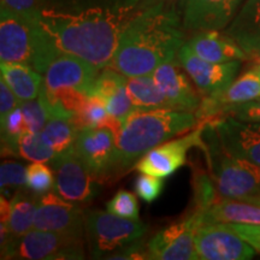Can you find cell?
<instances>
[{"instance_id":"cell-1","label":"cell","mask_w":260,"mask_h":260,"mask_svg":"<svg viewBox=\"0 0 260 260\" xmlns=\"http://www.w3.org/2000/svg\"><path fill=\"white\" fill-rule=\"evenodd\" d=\"M139 2L81 10L41 8L38 22L65 53L87 60L99 70L109 67L122 32L141 9Z\"/></svg>"},{"instance_id":"cell-2","label":"cell","mask_w":260,"mask_h":260,"mask_svg":"<svg viewBox=\"0 0 260 260\" xmlns=\"http://www.w3.org/2000/svg\"><path fill=\"white\" fill-rule=\"evenodd\" d=\"M183 40L176 12L162 4L146 6L123 30L109 68L126 77L149 75L176 58Z\"/></svg>"},{"instance_id":"cell-3","label":"cell","mask_w":260,"mask_h":260,"mask_svg":"<svg viewBox=\"0 0 260 260\" xmlns=\"http://www.w3.org/2000/svg\"><path fill=\"white\" fill-rule=\"evenodd\" d=\"M199 122L195 112L171 107L133 111L122 123L117 138L119 172L136 164L152 148L175 136L186 134Z\"/></svg>"},{"instance_id":"cell-4","label":"cell","mask_w":260,"mask_h":260,"mask_svg":"<svg viewBox=\"0 0 260 260\" xmlns=\"http://www.w3.org/2000/svg\"><path fill=\"white\" fill-rule=\"evenodd\" d=\"M205 151L210 174L220 199L258 203L260 200V167L246 159L234 157L224 149L211 123L203 132Z\"/></svg>"},{"instance_id":"cell-5","label":"cell","mask_w":260,"mask_h":260,"mask_svg":"<svg viewBox=\"0 0 260 260\" xmlns=\"http://www.w3.org/2000/svg\"><path fill=\"white\" fill-rule=\"evenodd\" d=\"M147 226L139 219H128L109 211H84V233L93 258L109 259L121 249L140 241Z\"/></svg>"},{"instance_id":"cell-6","label":"cell","mask_w":260,"mask_h":260,"mask_svg":"<svg viewBox=\"0 0 260 260\" xmlns=\"http://www.w3.org/2000/svg\"><path fill=\"white\" fill-rule=\"evenodd\" d=\"M45 31L38 19H29L2 6L0 9V61L32 67L44 42Z\"/></svg>"},{"instance_id":"cell-7","label":"cell","mask_w":260,"mask_h":260,"mask_svg":"<svg viewBox=\"0 0 260 260\" xmlns=\"http://www.w3.org/2000/svg\"><path fill=\"white\" fill-rule=\"evenodd\" d=\"M3 259H84L83 237L31 229L2 251Z\"/></svg>"},{"instance_id":"cell-8","label":"cell","mask_w":260,"mask_h":260,"mask_svg":"<svg viewBox=\"0 0 260 260\" xmlns=\"http://www.w3.org/2000/svg\"><path fill=\"white\" fill-rule=\"evenodd\" d=\"M118 132L110 125H99L80 130L74 151L93 172L98 180L119 171Z\"/></svg>"},{"instance_id":"cell-9","label":"cell","mask_w":260,"mask_h":260,"mask_svg":"<svg viewBox=\"0 0 260 260\" xmlns=\"http://www.w3.org/2000/svg\"><path fill=\"white\" fill-rule=\"evenodd\" d=\"M195 249L199 260H247L256 252L228 223L220 222H201L195 234Z\"/></svg>"},{"instance_id":"cell-10","label":"cell","mask_w":260,"mask_h":260,"mask_svg":"<svg viewBox=\"0 0 260 260\" xmlns=\"http://www.w3.org/2000/svg\"><path fill=\"white\" fill-rule=\"evenodd\" d=\"M50 164L56 176L54 190L58 195L76 205L89 204L94 200L98 193L96 182L99 180L75 151L58 155Z\"/></svg>"},{"instance_id":"cell-11","label":"cell","mask_w":260,"mask_h":260,"mask_svg":"<svg viewBox=\"0 0 260 260\" xmlns=\"http://www.w3.org/2000/svg\"><path fill=\"white\" fill-rule=\"evenodd\" d=\"M203 222L201 213L193 211L186 218L155 234L147 243L151 259L197 260L195 234Z\"/></svg>"},{"instance_id":"cell-12","label":"cell","mask_w":260,"mask_h":260,"mask_svg":"<svg viewBox=\"0 0 260 260\" xmlns=\"http://www.w3.org/2000/svg\"><path fill=\"white\" fill-rule=\"evenodd\" d=\"M206 122L189 134L176 140H169L142 155L135 169L142 174L167 178L186 165L188 151L191 147H203V132Z\"/></svg>"},{"instance_id":"cell-13","label":"cell","mask_w":260,"mask_h":260,"mask_svg":"<svg viewBox=\"0 0 260 260\" xmlns=\"http://www.w3.org/2000/svg\"><path fill=\"white\" fill-rule=\"evenodd\" d=\"M177 57L183 70L190 77L191 82L203 98L223 92L234 82L241 68V61L239 60L228 63H212L205 60L197 56L188 45L181 47Z\"/></svg>"},{"instance_id":"cell-14","label":"cell","mask_w":260,"mask_h":260,"mask_svg":"<svg viewBox=\"0 0 260 260\" xmlns=\"http://www.w3.org/2000/svg\"><path fill=\"white\" fill-rule=\"evenodd\" d=\"M34 229L84 237V211L80 205L48 191L39 195Z\"/></svg>"},{"instance_id":"cell-15","label":"cell","mask_w":260,"mask_h":260,"mask_svg":"<svg viewBox=\"0 0 260 260\" xmlns=\"http://www.w3.org/2000/svg\"><path fill=\"white\" fill-rule=\"evenodd\" d=\"M99 71L82 58L59 51L42 74V87L48 90L73 88L89 95Z\"/></svg>"},{"instance_id":"cell-16","label":"cell","mask_w":260,"mask_h":260,"mask_svg":"<svg viewBox=\"0 0 260 260\" xmlns=\"http://www.w3.org/2000/svg\"><path fill=\"white\" fill-rule=\"evenodd\" d=\"M220 144L234 157L260 167V122H246L234 117L211 119Z\"/></svg>"},{"instance_id":"cell-17","label":"cell","mask_w":260,"mask_h":260,"mask_svg":"<svg viewBox=\"0 0 260 260\" xmlns=\"http://www.w3.org/2000/svg\"><path fill=\"white\" fill-rule=\"evenodd\" d=\"M260 98V69L253 65L248 71L234 80L228 88L216 95L205 96L197 113L201 122L217 118L228 107Z\"/></svg>"},{"instance_id":"cell-18","label":"cell","mask_w":260,"mask_h":260,"mask_svg":"<svg viewBox=\"0 0 260 260\" xmlns=\"http://www.w3.org/2000/svg\"><path fill=\"white\" fill-rule=\"evenodd\" d=\"M242 0H187L183 12V28L199 32L222 30L235 17Z\"/></svg>"},{"instance_id":"cell-19","label":"cell","mask_w":260,"mask_h":260,"mask_svg":"<svg viewBox=\"0 0 260 260\" xmlns=\"http://www.w3.org/2000/svg\"><path fill=\"white\" fill-rule=\"evenodd\" d=\"M182 65L170 60L158 67L152 75L155 82L165 94L172 109L181 111L197 112L203 102V95L197 92L187 77V73L182 71Z\"/></svg>"},{"instance_id":"cell-20","label":"cell","mask_w":260,"mask_h":260,"mask_svg":"<svg viewBox=\"0 0 260 260\" xmlns=\"http://www.w3.org/2000/svg\"><path fill=\"white\" fill-rule=\"evenodd\" d=\"M249 59L260 58V0H246L225 29Z\"/></svg>"},{"instance_id":"cell-21","label":"cell","mask_w":260,"mask_h":260,"mask_svg":"<svg viewBox=\"0 0 260 260\" xmlns=\"http://www.w3.org/2000/svg\"><path fill=\"white\" fill-rule=\"evenodd\" d=\"M188 46L197 56L212 63L243 61L249 58L232 38L219 30L195 32L187 41Z\"/></svg>"},{"instance_id":"cell-22","label":"cell","mask_w":260,"mask_h":260,"mask_svg":"<svg viewBox=\"0 0 260 260\" xmlns=\"http://www.w3.org/2000/svg\"><path fill=\"white\" fill-rule=\"evenodd\" d=\"M38 209V199L22 189L10 199L9 219L0 224V243L2 251L12 242L17 241L31 229H34V218Z\"/></svg>"},{"instance_id":"cell-23","label":"cell","mask_w":260,"mask_h":260,"mask_svg":"<svg viewBox=\"0 0 260 260\" xmlns=\"http://www.w3.org/2000/svg\"><path fill=\"white\" fill-rule=\"evenodd\" d=\"M2 80L15 93L19 102L37 99L42 86V75L34 68L23 63H2Z\"/></svg>"},{"instance_id":"cell-24","label":"cell","mask_w":260,"mask_h":260,"mask_svg":"<svg viewBox=\"0 0 260 260\" xmlns=\"http://www.w3.org/2000/svg\"><path fill=\"white\" fill-rule=\"evenodd\" d=\"M203 222L260 224V205L248 201L219 199L201 213Z\"/></svg>"},{"instance_id":"cell-25","label":"cell","mask_w":260,"mask_h":260,"mask_svg":"<svg viewBox=\"0 0 260 260\" xmlns=\"http://www.w3.org/2000/svg\"><path fill=\"white\" fill-rule=\"evenodd\" d=\"M126 90L135 110L171 107L152 74L126 77Z\"/></svg>"},{"instance_id":"cell-26","label":"cell","mask_w":260,"mask_h":260,"mask_svg":"<svg viewBox=\"0 0 260 260\" xmlns=\"http://www.w3.org/2000/svg\"><path fill=\"white\" fill-rule=\"evenodd\" d=\"M77 134L79 129L75 126L71 118L52 117L41 130L40 136L58 157L74 151Z\"/></svg>"},{"instance_id":"cell-27","label":"cell","mask_w":260,"mask_h":260,"mask_svg":"<svg viewBox=\"0 0 260 260\" xmlns=\"http://www.w3.org/2000/svg\"><path fill=\"white\" fill-rule=\"evenodd\" d=\"M191 183H193L195 203L194 211L204 213L214 203H217L219 200L217 198L218 191H217L212 176H211V174H209V172L203 170V168H193V180H191Z\"/></svg>"},{"instance_id":"cell-28","label":"cell","mask_w":260,"mask_h":260,"mask_svg":"<svg viewBox=\"0 0 260 260\" xmlns=\"http://www.w3.org/2000/svg\"><path fill=\"white\" fill-rule=\"evenodd\" d=\"M27 187V168L21 162L5 159L0 165V188L2 195L8 198Z\"/></svg>"},{"instance_id":"cell-29","label":"cell","mask_w":260,"mask_h":260,"mask_svg":"<svg viewBox=\"0 0 260 260\" xmlns=\"http://www.w3.org/2000/svg\"><path fill=\"white\" fill-rule=\"evenodd\" d=\"M18 157L31 162H51L57 155L45 144L40 133L27 132L18 139Z\"/></svg>"},{"instance_id":"cell-30","label":"cell","mask_w":260,"mask_h":260,"mask_svg":"<svg viewBox=\"0 0 260 260\" xmlns=\"http://www.w3.org/2000/svg\"><path fill=\"white\" fill-rule=\"evenodd\" d=\"M109 116L105 103L99 96L89 95L88 100L82 109L76 115L71 117V121L74 122L75 126L80 132V130L86 128H93V126L105 124Z\"/></svg>"},{"instance_id":"cell-31","label":"cell","mask_w":260,"mask_h":260,"mask_svg":"<svg viewBox=\"0 0 260 260\" xmlns=\"http://www.w3.org/2000/svg\"><path fill=\"white\" fill-rule=\"evenodd\" d=\"M56 186L54 171L46 162L34 161L27 167V188L35 195L46 194Z\"/></svg>"},{"instance_id":"cell-32","label":"cell","mask_w":260,"mask_h":260,"mask_svg":"<svg viewBox=\"0 0 260 260\" xmlns=\"http://www.w3.org/2000/svg\"><path fill=\"white\" fill-rule=\"evenodd\" d=\"M100 99L105 103L109 115L121 123L125 121L130 113L135 111V107L126 90V82Z\"/></svg>"},{"instance_id":"cell-33","label":"cell","mask_w":260,"mask_h":260,"mask_svg":"<svg viewBox=\"0 0 260 260\" xmlns=\"http://www.w3.org/2000/svg\"><path fill=\"white\" fill-rule=\"evenodd\" d=\"M106 210L116 216L128 219H139V203L135 194L128 190H119L107 201Z\"/></svg>"},{"instance_id":"cell-34","label":"cell","mask_w":260,"mask_h":260,"mask_svg":"<svg viewBox=\"0 0 260 260\" xmlns=\"http://www.w3.org/2000/svg\"><path fill=\"white\" fill-rule=\"evenodd\" d=\"M22 112H23L25 123H27L28 132L30 133H41L44 126L50 119L48 112L45 107L44 103L41 102L40 98L37 99L27 100L19 104Z\"/></svg>"},{"instance_id":"cell-35","label":"cell","mask_w":260,"mask_h":260,"mask_svg":"<svg viewBox=\"0 0 260 260\" xmlns=\"http://www.w3.org/2000/svg\"><path fill=\"white\" fill-rule=\"evenodd\" d=\"M162 187H164L162 178L148 174H142V172L135 181L136 194L146 203H153L154 200H157L159 195L161 194Z\"/></svg>"},{"instance_id":"cell-36","label":"cell","mask_w":260,"mask_h":260,"mask_svg":"<svg viewBox=\"0 0 260 260\" xmlns=\"http://www.w3.org/2000/svg\"><path fill=\"white\" fill-rule=\"evenodd\" d=\"M220 117H234V118L246 122H260V98L228 107L217 118H220Z\"/></svg>"},{"instance_id":"cell-37","label":"cell","mask_w":260,"mask_h":260,"mask_svg":"<svg viewBox=\"0 0 260 260\" xmlns=\"http://www.w3.org/2000/svg\"><path fill=\"white\" fill-rule=\"evenodd\" d=\"M2 6L35 21L42 8V0H2Z\"/></svg>"},{"instance_id":"cell-38","label":"cell","mask_w":260,"mask_h":260,"mask_svg":"<svg viewBox=\"0 0 260 260\" xmlns=\"http://www.w3.org/2000/svg\"><path fill=\"white\" fill-rule=\"evenodd\" d=\"M228 225L260 253V224L228 223Z\"/></svg>"},{"instance_id":"cell-39","label":"cell","mask_w":260,"mask_h":260,"mask_svg":"<svg viewBox=\"0 0 260 260\" xmlns=\"http://www.w3.org/2000/svg\"><path fill=\"white\" fill-rule=\"evenodd\" d=\"M21 102L15 93L10 89L4 80H0V121H4L12 110L19 106Z\"/></svg>"},{"instance_id":"cell-40","label":"cell","mask_w":260,"mask_h":260,"mask_svg":"<svg viewBox=\"0 0 260 260\" xmlns=\"http://www.w3.org/2000/svg\"><path fill=\"white\" fill-rule=\"evenodd\" d=\"M253 61H254V65H256V67H258L259 69H260V58H259V59H255V60H253Z\"/></svg>"},{"instance_id":"cell-41","label":"cell","mask_w":260,"mask_h":260,"mask_svg":"<svg viewBox=\"0 0 260 260\" xmlns=\"http://www.w3.org/2000/svg\"><path fill=\"white\" fill-rule=\"evenodd\" d=\"M255 204H258V205H260V200L258 201V203H255Z\"/></svg>"}]
</instances>
